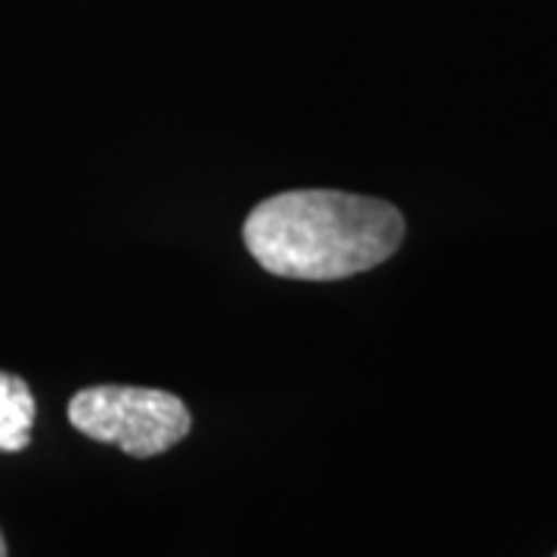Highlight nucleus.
I'll return each instance as SVG.
<instances>
[{
	"instance_id": "2",
	"label": "nucleus",
	"mask_w": 557,
	"mask_h": 557,
	"mask_svg": "<svg viewBox=\"0 0 557 557\" xmlns=\"http://www.w3.org/2000/svg\"><path fill=\"white\" fill-rule=\"evenodd\" d=\"M69 421L84 437L112 443L137 458L168 453L193 428L189 409L180 397L124 384H100L75 394L69 403Z\"/></svg>"
},
{
	"instance_id": "1",
	"label": "nucleus",
	"mask_w": 557,
	"mask_h": 557,
	"mask_svg": "<svg viewBox=\"0 0 557 557\" xmlns=\"http://www.w3.org/2000/svg\"><path fill=\"white\" fill-rule=\"evenodd\" d=\"M406 220L394 205L335 189H295L260 201L242 239L273 276L347 278L379 267L399 248Z\"/></svg>"
},
{
	"instance_id": "3",
	"label": "nucleus",
	"mask_w": 557,
	"mask_h": 557,
	"mask_svg": "<svg viewBox=\"0 0 557 557\" xmlns=\"http://www.w3.org/2000/svg\"><path fill=\"white\" fill-rule=\"evenodd\" d=\"M35 397L28 384L10 372H0V453H20L32 440Z\"/></svg>"
},
{
	"instance_id": "4",
	"label": "nucleus",
	"mask_w": 557,
	"mask_h": 557,
	"mask_svg": "<svg viewBox=\"0 0 557 557\" xmlns=\"http://www.w3.org/2000/svg\"><path fill=\"white\" fill-rule=\"evenodd\" d=\"M0 555H7V542H3V536H0Z\"/></svg>"
}]
</instances>
